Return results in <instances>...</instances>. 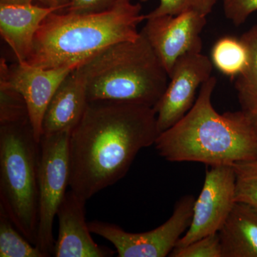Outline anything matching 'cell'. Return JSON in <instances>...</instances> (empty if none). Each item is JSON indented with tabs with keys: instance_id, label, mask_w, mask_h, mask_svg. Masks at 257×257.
Here are the masks:
<instances>
[{
	"instance_id": "obj_10",
	"label": "cell",
	"mask_w": 257,
	"mask_h": 257,
	"mask_svg": "<svg viewBox=\"0 0 257 257\" xmlns=\"http://www.w3.org/2000/svg\"><path fill=\"white\" fill-rule=\"evenodd\" d=\"M141 30L170 77L180 57L202 52L207 16L196 11L146 19Z\"/></svg>"
},
{
	"instance_id": "obj_18",
	"label": "cell",
	"mask_w": 257,
	"mask_h": 257,
	"mask_svg": "<svg viewBox=\"0 0 257 257\" xmlns=\"http://www.w3.org/2000/svg\"><path fill=\"white\" fill-rule=\"evenodd\" d=\"M0 256L47 257L30 241L0 208Z\"/></svg>"
},
{
	"instance_id": "obj_17",
	"label": "cell",
	"mask_w": 257,
	"mask_h": 257,
	"mask_svg": "<svg viewBox=\"0 0 257 257\" xmlns=\"http://www.w3.org/2000/svg\"><path fill=\"white\" fill-rule=\"evenodd\" d=\"M210 59L213 66L221 74L236 79L247 65V48L241 38L226 35L213 45Z\"/></svg>"
},
{
	"instance_id": "obj_4",
	"label": "cell",
	"mask_w": 257,
	"mask_h": 257,
	"mask_svg": "<svg viewBox=\"0 0 257 257\" xmlns=\"http://www.w3.org/2000/svg\"><path fill=\"white\" fill-rule=\"evenodd\" d=\"M88 101H110L156 107L169 74L141 32L136 40L114 44L79 66Z\"/></svg>"
},
{
	"instance_id": "obj_27",
	"label": "cell",
	"mask_w": 257,
	"mask_h": 257,
	"mask_svg": "<svg viewBox=\"0 0 257 257\" xmlns=\"http://www.w3.org/2000/svg\"><path fill=\"white\" fill-rule=\"evenodd\" d=\"M58 2L61 6L63 7L64 10H65L67 8V5H68L69 0H58Z\"/></svg>"
},
{
	"instance_id": "obj_22",
	"label": "cell",
	"mask_w": 257,
	"mask_h": 257,
	"mask_svg": "<svg viewBox=\"0 0 257 257\" xmlns=\"http://www.w3.org/2000/svg\"><path fill=\"white\" fill-rule=\"evenodd\" d=\"M170 257H222L219 234L209 235L186 246L175 247Z\"/></svg>"
},
{
	"instance_id": "obj_28",
	"label": "cell",
	"mask_w": 257,
	"mask_h": 257,
	"mask_svg": "<svg viewBox=\"0 0 257 257\" xmlns=\"http://www.w3.org/2000/svg\"><path fill=\"white\" fill-rule=\"evenodd\" d=\"M141 3H147V2L150 1V0H140Z\"/></svg>"
},
{
	"instance_id": "obj_12",
	"label": "cell",
	"mask_w": 257,
	"mask_h": 257,
	"mask_svg": "<svg viewBox=\"0 0 257 257\" xmlns=\"http://www.w3.org/2000/svg\"><path fill=\"white\" fill-rule=\"evenodd\" d=\"M87 200L74 191H67L61 203L57 216L59 231L55 240V257H109L115 251L99 246L92 239L85 219Z\"/></svg>"
},
{
	"instance_id": "obj_1",
	"label": "cell",
	"mask_w": 257,
	"mask_h": 257,
	"mask_svg": "<svg viewBox=\"0 0 257 257\" xmlns=\"http://www.w3.org/2000/svg\"><path fill=\"white\" fill-rule=\"evenodd\" d=\"M160 135L157 113L149 106L88 101L69 140V185L85 200L127 173L139 152Z\"/></svg>"
},
{
	"instance_id": "obj_25",
	"label": "cell",
	"mask_w": 257,
	"mask_h": 257,
	"mask_svg": "<svg viewBox=\"0 0 257 257\" xmlns=\"http://www.w3.org/2000/svg\"><path fill=\"white\" fill-rule=\"evenodd\" d=\"M40 2V3L47 7H60V8H64L61 6L59 3L58 0H0V3H5V4H33V2Z\"/></svg>"
},
{
	"instance_id": "obj_19",
	"label": "cell",
	"mask_w": 257,
	"mask_h": 257,
	"mask_svg": "<svg viewBox=\"0 0 257 257\" xmlns=\"http://www.w3.org/2000/svg\"><path fill=\"white\" fill-rule=\"evenodd\" d=\"M231 166L235 174V202L257 210V158Z\"/></svg>"
},
{
	"instance_id": "obj_8",
	"label": "cell",
	"mask_w": 257,
	"mask_h": 257,
	"mask_svg": "<svg viewBox=\"0 0 257 257\" xmlns=\"http://www.w3.org/2000/svg\"><path fill=\"white\" fill-rule=\"evenodd\" d=\"M84 61L45 69L30 65L28 62L8 65L5 59H1L0 82L8 84L23 96L35 138L39 143L42 135L44 116L52 96L67 75Z\"/></svg>"
},
{
	"instance_id": "obj_9",
	"label": "cell",
	"mask_w": 257,
	"mask_h": 257,
	"mask_svg": "<svg viewBox=\"0 0 257 257\" xmlns=\"http://www.w3.org/2000/svg\"><path fill=\"white\" fill-rule=\"evenodd\" d=\"M235 174L231 165L212 166L206 172L195 199L192 221L176 247L219 231L235 204Z\"/></svg>"
},
{
	"instance_id": "obj_7",
	"label": "cell",
	"mask_w": 257,
	"mask_h": 257,
	"mask_svg": "<svg viewBox=\"0 0 257 257\" xmlns=\"http://www.w3.org/2000/svg\"><path fill=\"white\" fill-rule=\"evenodd\" d=\"M194 202V196L181 197L170 219L146 232H127L118 225L97 220L89 221L88 225L92 234L114 245L119 257H166L170 256L190 226Z\"/></svg>"
},
{
	"instance_id": "obj_13",
	"label": "cell",
	"mask_w": 257,
	"mask_h": 257,
	"mask_svg": "<svg viewBox=\"0 0 257 257\" xmlns=\"http://www.w3.org/2000/svg\"><path fill=\"white\" fill-rule=\"evenodd\" d=\"M63 11L60 7L0 3V34L18 62H27L34 38L47 15Z\"/></svg>"
},
{
	"instance_id": "obj_15",
	"label": "cell",
	"mask_w": 257,
	"mask_h": 257,
	"mask_svg": "<svg viewBox=\"0 0 257 257\" xmlns=\"http://www.w3.org/2000/svg\"><path fill=\"white\" fill-rule=\"evenodd\" d=\"M218 234L222 257H257V210L235 203Z\"/></svg>"
},
{
	"instance_id": "obj_11",
	"label": "cell",
	"mask_w": 257,
	"mask_h": 257,
	"mask_svg": "<svg viewBox=\"0 0 257 257\" xmlns=\"http://www.w3.org/2000/svg\"><path fill=\"white\" fill-rule=\"evenodd\" d=\"M213 67L211 59L202 52L188 54L177 60L155 108L160 134L177 124L192 109L198 89L210 78Z\"/></svg>"
},
{
	"instance_id": "obj_14",
	"label": "cell",
	"mask_w": 257,
	"mask_h": 257,
	"mask_svg": "<svg viewBox=\"0 0 257 257\" xmlns=\"http://www.w3.org/2000/svg\"><path fill=\"white\" fill-rule=\"evenodd\" d=\"M87 104L85 81L77 67L61 83L49 103L42 135L72 132L82 119Z\"/></svg>"
},
{
	"instance_id": "obj_6",
	"label": "cell",
	"mask_w": 257,
	"mask_h": 257,
	"mask_svg": "<svg viewBox=\"0 0 257 257\" xmlns=\"http://www.w3.org/2000/svg\"><path fill=\"white\" fill-rule=\"evenodd\" d=\"M70 131L42 135L38 167V226L36 246L53 255L55 216L69 185Z\"/></svg>"
},
{
	"instance_id": "obj_3",
	"label": "cell",
	"mask_w": 257,
	"mask_h": 257,
	"mask_svg": "<svg viewBox=\"0 0 257 257\" xmlns=\"http://www.w3.org/2000/svg\"><path fill=\"white\" fill-rule=\"evenodd\" d=\"M145 20L141 5L132 0L94 14L54 12L37 30L27 62L50 69L82 62L114 44L136 40Z\"/></svg>"
},
{
	"instance_id": "obj_16",
	"label": "cell",
	"mask_w": 257,
	"mask_h": 257,
	"mask_svg": "<svg viewBox=\"0 0 257 257\" xmlns=\"http://www.w3.org/2000/svg\"><path fill=\"white\" fill-rule=\"evenodd\" d=\"M247 48L248 60L244 70L236 77L234 87L241 110L257 109V24L240 37Z\"/></svg>"
},
{
	"instance_id": "obj_23",
	"label": "cell",
	"mask_w": 257,
	"mask_h": 257,
	"mask_svg": "<svg viewBox=\"0 0 257 257\" xmlns=\"http://www.w3.org/2000/svg\"><path fill=\"white\" fill-rule=\"evenodd\" d=\"M225 17L236 27L257 11V0H221Z\"/></svg>"
},
{
	"instance_id": "obj_24",
	"label": "cell",
	"mask_w": 257,
	"mask_h": 257,
	"mask_svg": "<svg viewBox=\"0 0 257 257\" xmlns=\"http://www.w3.org/2000/svg\"><path fill=\"white\" fill-rule=\"evenodd\" d=\"M123 0H69L65 13L71 14H94L108 11Z\"/></svg>"
},
{
	"instance_id": "obj_5",
	"label": "cell",
	"mask_w": 257,
	"mask_h": 257,
	"mask_svg": "<svg viewBox=\"0 0 257 257\" xmlns=\"http://www.w3.org/2000/svg\"><path fill=\"white\" fill-rule=\"evenodd\" d=\"M40 150L30 118L0 123V208L35 245Z\"/></svg>"
},
{
	"instance_id": "obj_21",
	"label": "cell",
	"mask_w": 257,
	"mask_h": 257,
	"mask_svg": "<svg viewBox=\"0 0 257 257\" xmlns=\"http://www.w3.org/2000/svg\"><path fill=\"white\" fill-rule=\"evenodd\" d=\"M29 117L23 96L8 84L0 82V123L10 122Z\"/></svg>"
},
{
	"instance_id": "obj_26",
	"label": "cell",
	"mask_w": 257,
	"mask_h": 257,
	"mask_svg": "<svg viewBox=\"0 0 257 257\" xmlns=\"http://www.w3.org/2000/svg\"><path fill=\"white\" fill-rule=\"evenodd\" d=\"M245 112H246V111H245ZM246 113V115H247L250 124H251V127L253 128V133H254L255 135H256L257 139V109H255V110Z\"/></svg>"
},
{
	"instance_id": "obj_20",
	"label": "cell",
	"mask_w": 257,
	"mask_h": 257,
	"mask_svg": "<svg viewBox=\"0 0 257 257\" xmlns=\"http://www.w3.org/2000/svg\"><path fill=\"white\" fill-rule=\"evenodd\" d=\"M219 1L220 0H160L158 7L145 15V20L162 15H177L191 10L207 16Z\"/></svg>"
},
{
	"instance_id": "obj_2",
	"label": "cell",
	"mask_w": 257,
	"mask_h": 257,
	"mask_svg": "<svg viewBox=\"0 0 257 257\" xmlns=\"http://www.w3.org/2000/svg\"><path fill=\"white\" fill-rule=\"evenodd\" d=\"M216 78L200 87L192 109L160 133L155 148L172 162H199L209 167L232 165L257 158V139L243 110L220 114L211 103Z\"/></svg>"
}]
</instances>
